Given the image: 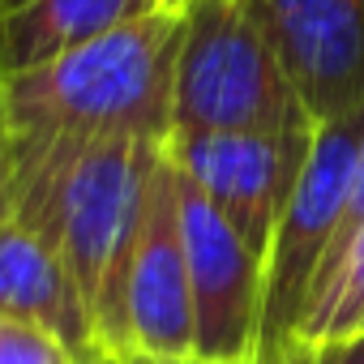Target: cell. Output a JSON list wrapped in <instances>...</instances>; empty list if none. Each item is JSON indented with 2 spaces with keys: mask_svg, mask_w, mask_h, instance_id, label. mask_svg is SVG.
Here are the masks:
<instances>
[{
  "mask_svg": "<svg viewBox=\"0 0 364 364\" xmlns=\"http://www.w3.org/2000/svg\"><path fill=\"white\" fill-rule=\"evenodd\" d=\"M185 14H141L31 73L0 77L9 150L95 137H171V82Z\"/></svg>",
  "mask_w": 364,
  "mask_h": 364,
  "instance_id": "cell-2",
  "label": "cell"
},
{
  "mask_svg": "<svg viewBox=\"0 0 364 364\" xmlns=\"http://www.w3.org/2000/svg\"><path fill=\"white\" fill-rule=\"evenodd\" d=\"M167 141L95 137L82 146L9 150L14 163V219L48 236L95 330V351L124 360V279L141 228L150 176Z\"/></svg>",
  "mask_w": 364,
  "mask_h": 364,
  "instance_id": "cell-1",
  "label": "cell"
},
{
  "mask_svg": "<svg viewBox=\"0 0 364 364\" xmlns=\"http://www.w3.org/2000/svg\"><path fill=\"white\" fill-rule=\"evenodd\" d=\"M313 129L296 133H171L167 159L266 257L300 180Z\"/></svg>",
  "mask_w": 364,
  "mask_h": 364,
  "instance_id": "cell-5",
  "label": "cell"
},
{
  "mask_svg": "<svg viewBox=\"0 0 364 364\" xmlns=\"http://www.w3.org/2000/svg\"><path fill=\"white\" fill-rule=\"evenodd\" d=\"M14 215V163H9V133L0 120V223Z\"/></svg>",
  "mask_w": 364,
  "mask_h": 364,
  "instance_id": "cell-14",
  "label": "cell"
},
{
  "mask_svg": "<svg viewBox=\"0 0 364 364\" xmlns=\"http://www.w3.org/2000/svg\"><path fill=\"white\" fill-rule=\"evenodd\" d=\"M124 360H198L189 253L180 228V176L163 150L124 279Z\"/></svg>",
  "mask_w": 364,
  "mask_h": 364,
  "instance_id": "cell-7",
  "label": "cell"
},
{
  "mask_svg": "<svg viewBox=\"0 0 364 364\" xmlns=\"http://www.w3.org/2000/svg\"><path fill=\"white\" fill-rule=\"evenodd\" d=\"M22 0H0V14H9V9H18Z\"/></svg>",
  "mask_w": 364,
  "mask_h": 364,
  "instance_id": "cell-18",
  "label": "cell"
},
{
  "mask_svg": "<svg viewBox=\"0 0 364 364\" xmlns=\"http://www.w3.org/2000/svg\"><path fill=\"white\" fill-rule=\"evenodd\" d=\"M257 364H364V338L355 343H291L274 360Z\"/></svg>",
  "mask_w": 364,
  "mask_h": 364,
  "instance_id": "cell-13",
  "label": "cell"
},
{
  "mask_svg": "<svg viewBox=\"0 0 364 364\" xmlns=\"http://www.w3.org/2000/svg\"><path fill=\"white\" fill-rule=\"evenodd\" d=\"M364 146V107L317 124L300 180L287 198V210L274 228L270 253H266V300H262V347L257 360H274L296 343L300 317L313 300L321 262L330 253L347 185Z\"/></svg>",
  "mask_w": 364,
  "mask_h": 364,
  "instance_id": "cell-4",
  "label": "cell"
},
{
  "mask_svg": "<svg viewBox=\"0 0 364 364\" xmlns=\"http://www.w3.org/2000/svg\"><path fill=\"white\" fill-rule=\"evenodd\" d=\"M77 364H124V360L120 355H107V351H86Z\"/></svg>",
  "mask_w": 364,
  "mask_h": 364,
  "instance_id": "cell-16",
  "label": "cell"
},
{
  "mask_svg": "<svg viewBox=\"0 0 364 364\" xmlns=\"http://www.w3.org/2000/svg\"><path fill=\"white\" fill-rule=\"evenodd\" d=\"M364 338V232L309 300L296 343H355Z\"/></svg>",
  "mask_w": 364,
  "mask_h": 364,
  "instance_id": "cell-11",
  "label": "cell"
},
{
  "mask_svg": "<svg viewBox=\"0 0 364 364\" xmlns=\"http://www.w3.org/2000/svg\"><path fill=\"white\" fill-rule=\"evenodd\" d=\"M141 14L146 0H22L0 14V77L43 69Z\"/></svg>",
  "mask_w": 364,
  "mask_h": 364,
  "instance_id": "cell-10",
  "label": "cell"
},
{
  "mask_svg": "<svg viewBox=\"0 0 364 364\" xmlns=\"http://www.w3.org/2000/svg\"><path fill=\"white\" fill-rule=\"evenodd\" d=\"M309 124L364 107V0H249Z\"/></svg>",
  "mask_w": 364,
  "mask_h": 364,
  "instance_id": "cell-8",
  "label": "cell"
},
{
  "mask_svg": "<svg viewBox=\"0 0 364 364\" xmlns=\"http://www.w3.org/2000/svg\"><path fill=\"white\" fill-rule=\"evenodd\" d=\"M82 355L73 347H65L56 334L31 326V321H14L0 317V364H77Z\"/></svg>",
  "mask_w": 364,
  "mask_h": 364,
  "instance_id": "cell-12",
  "label": "cell"
},
{
  "mask_svg": "<svg viewBox=\"0 0 364 364\" xmlns=\"http://www.w3.org/2000/svg\"><path fill=\"white\" fill-rule=\"evenodd\" d=\"M189 0H146V14H185Z\"/></svg>",
  "mask_w": 364,
  "mask_h": 364,
  "instance_id": "cell-15",
  "label": "cell"
},
{
  "mask_svg": "<svg viewBox=\"0 0 364 364\" xmlns=\"http://www.w3.org/2000/svg\"><path fill=\"white\" fill-rule=\"evenodd\" d=\"M0 317L31 321L77 355L95 351L90 313L60 249L14 215L0 223Z\"/></svg>",
  "mask_w": 364,
  "mask_h": 364,
  "instance_id": "cell-9",
  "label": "cell"
},
{
  "mask_svg": "<svg viewBox=\"0 0 364 364\" xmlns=\"http://www.w3.org/2000/svg\"><path fill=\"white\" fill-rule=\"evenodd\" d=\"M124 364H154V360H124ZM180 364H206V360H180Z\"/></svg>",
  "mask_w": 364,
  "mask_h": 364,
  "instance_id": "cell-17",
  "label": "cell"
},
{
  "mask_svg": "<svg viewBox=\"0 0 364 364\" xmlns=\"http://www.w3.org/2000/svg\"><path fill=\"white\" fill-rule=\"evenodd\" d=\"M313 129L249 0H189L171 82V133Z\"/></svg>",
  "mask_w": 364,
  "mask_h": 364,
  "instance_id": "cell-3",
  "label": "cell"
},
{
  "mask_svg": "<svg viewBox=\"0 0 364 364\" xmlns=\"http://www.w3.org/2000/svg\"><path fill=\"white\" fill-rule=\"evenodd\" d=\"M180 228H185V253H189L198 360H206V364H257L266 257L185 176H180Z\"/></svg>",
  "mask_w": 364,
  "mask_h": 364,
  "instance_id": "cell-6",
  "label": "cell"
}]
</instances>
